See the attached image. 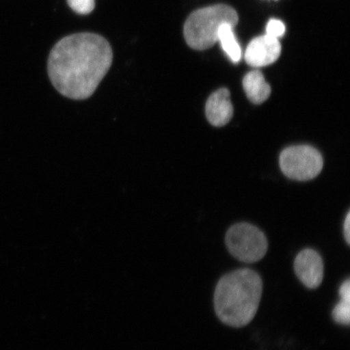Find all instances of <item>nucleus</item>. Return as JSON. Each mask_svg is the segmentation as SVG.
Instances as JSON below:
<instances>
[{
    "label": "nucleus",
    "mask_w": 350,
    "mask_h": 350,
    "mask_svg": "<svg viewBox=\"0 0 350 350\" xmlns=\"http://www.w3.org/2000/svg\"><path fill=\"white\" fill-rule=\"evenodd\" d=\"M323 164L321 153L308 146L287 148L280 157L282 172L295 180L306 181L317 177Z\"/></svg>",
    "instance_id": "obj_5"
},
{
    "label": "nucleus",
    "mask_w": 350,
    "mask_h": 350,
    "mask_svg": "<svg viewBox=\"0 0 350 350\" xmlns=\"http://www.w3.org/2000/svg\"><path fill=\"white\" fill-rule=\"evenodd\" d=\"M339 295L341 297V300L349 301L350 303V281L347 279V281L344 282L341 284L339 288Z\"/></svg>",
    "instance_id": "obj_14"
},
{
    "label": "nucleus",
    "mask_w": 350,
    "mask_h": 350,
    "mask_svg": "<svg viewBox=\"0 0 350 350\" xmlns=\"http://www.w3.org/2000/svg\"><path fill=\"white\" fill-rule=\"evenodd\" d=\"M262 292L260 275L252 269H238L223 275L214 293L217 317L230 327L247 325L259 308Z\"/></svg>",
    "instance_id": "obj_2"
},
{
    "label": "nucleus",
    "mask_w": 350,
    "mask_h": 350,
    "mask_svg": "<svg viewBox=\"0 0 350 350\" xmlns=\"http://www.w3.org/2000/svg\"><path fill=\"white\" fill-rule=\"evenodd\" d=\"M226 244L232 256L247 264L262 259L268 252V239L256 226L238 223L227 231Z\"/></svg>",
    "instance_id": "obj_4"
},
{
    "label": "nucleus",
    "mask_w": 350,
    "mask_h": 350,
    "mask_svg": "<svg viewBox=\"0 0 350 350\" xmlns=\"http://www.w3.org/2000/svg\"><path fill=\"white\" fill-rule=\"evenodd\" d=\"M281 52L282 46L279 39L265 34L254 38L249 43L245 52V59L252 67H265L275 62L281 55Z\"/></svg>",
    "instance_id": "obj_7"
},
{
    "label": "nucleus",
    "mask_w": 350,
    "mask_h": 350,
    "mask_svg": "<svg viewBox=\"0 0 350 350\" xmlns=\"http://www.w3.org/2000/svg\"><path fill=\"white\" fill-rule=\"evenodd\" d=\"M344 234L345 240L348 245L350 244V213L349 212L347 214V217H345V221L344 223Z\"/></svg>",
    "instance_id": "obj_15"
},
{
    "label": "nucleus",
    "mask_w": 350,
    "mask_h": 350,
    "mask_svg": "<svg viewBox=\"0 0 350 350\" xmlns=\"http://www.w3.org/2000/svg\"><path fill=\"white\" fill-rule=\"evenodd\" d=\"M294 266L297 278L306 287L317 288L321 286L323 278V262L317 251L304 249L297 254Z\"/></svg>",
    "instance_id": "obj_6"
},
{
    "label": "nucleus",
    "mask_w": 350,
    "mask_h": 350,
    "mask_svg": "<svg viewBox=\"0 0 350 350\" xmlns=\"http://www.w3.org/2000/svg\"><path fill=\"white\" fill-rule=\"evenodd\" d=\"M113 51L100 35H70L51 50L48 75L55 89L64 97L85 100L94 94L111 67Z\"/></svg>",
    "instance_id": "obj_1"
},
{
    "label": "nucleus",
    "mask_w": 350,
    "mask_h": 350,
    "mask_svg": "<svg viewBox=\"0 0 350 350\" xmlns=\"http://www.w3.org/2000/svg\"><path fill=\"white\" fill-rule=\"evenodd\" d=\"M286 32V26L282 21L275 19H271L267 25L266 35L269 37L279 39Z\"/></svg>",
    "instance_id": "obj_13"
},
{
    "label": "nucleus",
    "mask_w": 350,
    "mask_h": 350,
    "mask_svg": "<svg viewBox=\"0 0 350 350\" xmlns=\"http://www.w3.org/2000/svg\"><path fill=\"white\" fill-rule=\"evenodd\" d=\"M243 85L245 93L253 103H265L270 96V85L260 71H252L247 73L243 79Z\"/></svg>",
    "instance_id": "obj_9"
},
{
    "label": "nucleus",
    "mask_w": 350,
    "mask_h": 350,
    "mask_svg": "<svg viewBox=\"0 0 350 350\" xmlns=\"http://www.w3.org/2000/svg\"><path fill=\"white\" fill-rule=\"evenodd\" d=\"M237 12L225 4L201 8L188 17L185 25L187 45L197 51L207 50L217 42L219 29L222 25L238 24Z\"/></svg>",
    "instance_id": "obj_3"
},
{
    "label": "nucleus",
    "mask_w": 350,
    "mask_h": 350,
    "mask_svg": "<svg viewBox=\"0 0 350 350\" xmlns=\"http://www.w3.org/2000/svg\"><path fill=\"white\" fill-rule=\"evenodd\" d=\"M332 316L336 323L341 325L349 326L350 322V303L341 300L332 310Z\"/></svg>",
    "instance_id": "obj_11"
},
{
    "label": "nucleus",
    "mask_w": 350,
    "mask_h": 350,
    "mask_svg": "<svg viewBox=\"0 0 350 350\" xmlns=\"http://www.w3.org/2000/svg\"><path fill=\"white\" fill-rule=\"evenodd\" d=\"M68 3L79 14H89L95 7L94 0H68Z\"/></svg>",
    "instance_id": "obj_12"
},
{
    "label": "nucleus",
    "mask_w": 350,
    "mask_h": 350,
    "mask_svg": "<svg viewBox=\"0 0 350 350\" xmlns=\"http://www.w3.org/2000/svg\"><path fill=\"white\" fill-rule=\"evenodd\" d=\"M233 113L228 90L221 89L210 96L206 104V116L213 126H221L228 124Z\"/></svg>",
    "instance_id": "obj_8"
},
{
    "label": "nucleus",
    "mask_w": 350,
    "mask_h": 350,
    "mask_svg": "<svg viewBox=\"0 0 350 350\" xmlns=\"http://www.w3.org/2000/svg\"><path fill=\"white\" fill-rule=\"evenodd\" d=\"M217 41L220 42L223 51L232 62L239 63L242 58V50L235 37L234 26L229 24L222 25L219 29Z\"/></svg>",
    "instance_id": "obj_10"
}]
</instances>
